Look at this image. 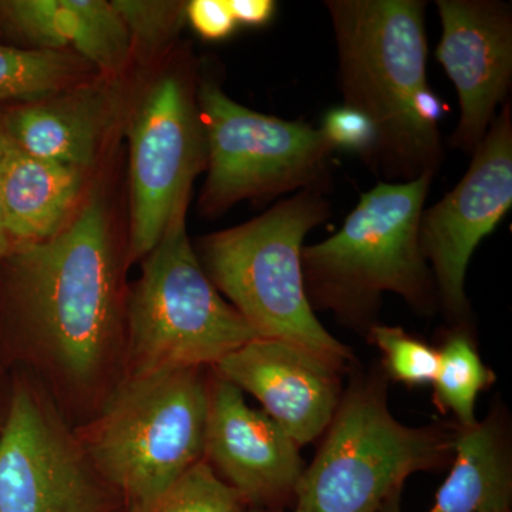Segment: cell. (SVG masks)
<instances>
[{
	"instance_id": "cell-1",
	"label": "cell",
	"mask_w": 512,
	"mask_h": 512,
	"mask_svg": "<svg viewBox=\"0 0 512 512\" xmlns=\"http://www.w3.org/2000/svg\"><path fill=\"white\" fill-rule=\"evenodd\" d=\"M8 302L36 362L67 389L99 387L123 345L119 264L103 202L92 198L55 237L13 247Z\"/></svg>"
},
{
	"instance_id": "cell-2",
	"label": "cell",
	"mask_w": 512,
	"mask_h": 512,
	"mask_svg": "<svg viewBox=\"0 0 512 512\" xmlns=\"http://www.w3.org/2000/svg\"><path fill=\"white\" fill-rule=\"evenodd\" d=\"M345 106L376 128L369 167L384 183L436 175L444 160L446 107L427 82L423 0H326Z\"/></svg>"
},
{
	"instance_id": "cell-3",
	"label": "cell",
	"mask_w": 512,
	"mask_h": 512,
	"mask_svg": "<svg viewBox=\"0 0 512 512\" xmlns=\"http://www.w3.org/2000/svg\"><path fill=\"white\" fill-rule=\"evenodd\" d=\"M433 175L384 183L363 192L335 235L302 249L303 279L313 311H332L346 325L375 326L383 293L429 313L436 285L419 245V224Z\"/></svg>"
},
{
	"instance_id": "cell-4",
	"label": "cell",
	"mask_w": 512,
	"mask_h": 512,
	"mask_svg": "<svg viewBox=\"0 0 512 512\" xmlns=\"http://www.w3.org/2000/svg\"><path fill=\"white\" fill-rule=\"evenodd\" d=\"M332 215L325 191L309 188L238 227L201 239V265L256 336L284 340L342 369L352 352L316 318L306 295V235Z\"/></svg>"
},
{
	"instance_id": "cell-5",
	"label": "cell",
	"mask_w": 512,
	"mask_h": 512,
	"mask_svg": "<svg viewBox=\"0 0 512 512\" xmlns=\"http://www.w3.org/2000/svg\"><path fill=\"white\" fill-rule=\"evenodd\" d=\"M208 387L201 369L126 377L79 436L127 512H141L204 460Z\"/></svg>"
},
{
	"instance_id": "cell-6",
	"label": "cell",
	"mask_w": 512,
	"mask_h": 512,
	"mask_svg": "<svg viewBox=\"0 0 512 512\" xmlns=\"http://www.w3.org/2000/svg\"><path fill=\"white\" fill-rule=\"evenodd\" d=\"M456 434L440 424L404 426L390 413L383 380H356L303 470L295 512H380L400 498L407 477L453 457Z\"/></svg>"
},
{
	"instance_id": "cell-7",
	"label": "cell",
	"mask_w": 512,
	"mask_h": 512,
	"mask_svg": "<svg viewBox=\"0 0 512 512\" xmlns=\"http://www.w3.org/2000/svg\"><path fill=\"white\" fill-rule=\"evenodd\" d=\"M187 210L188 202L171 215L131 296L126 377L212 367L258 338L201 265Z\"/></svg>"
},
{
	"instance_id": "cell-8",
	"label": "cell",
	"mask_w": 512,
	"mask_h": 512,
	"mask_svg": "<svg viewBox=\"0 0 512 512\" xmlns=\"http://www.w3.org/2000/svg\"><path fill=\"white\" fill-rule=\"evenodd\" d=\"M197 104L207 140L204 214L296 190L325 191L336 150L320 128L242 106L211 79L198 87Z\"/></svg>"
},
{
	"instance_id": "cell-9",
	"label": "cell",
	"mask_w": 512,
	"mask_h": 512,
	"mask_svg": "<svg viewBox=\"0 0 512 512\" xmlns=\"http://www.w3.org/2000/svg\"><path fill=\"white\" fill-rule=\"evenodd\" d=\"M119 501L49 399L16 384L0 430V512H114Z\"/></svg>"
},
{
	"instance_id": "cell-10",
	"label": "cell",
	"mask_w": 512,
	"mask_h": 512,
	"mask_svg": "<svg viewBox=\"0 0 512 512\" xmlns=\"http://www.w3.org/2000/svg\"><path fill=\"white\" fill-rule=\"evenodd\" d=\"M207 168L197 97L178 76L158 80L130 127L131 229L128 258H146L192 183Z\"/></svg>"
},
{
	"instance_id": "cell-11",
	"label": "cell",
	"mask_w": 512,
	"mask_h": 512,
	"mask_svg": "<svg viewBox=\"0 0 512 512\" xmlns=\"http://www.w3.org/2000/svg\"><path fill=\"white\" fill-rule=\"evenodd\" d=\"M511 207L512 109L508 101L474 150L460 183L421 214V255L433 275L437 299L451 318H468V264Z\"/></svg>"
},
{
	"instance_id": "cell-12",
	"label": "cell",
	"mask_w": 512,
	"mask_h": 512,
	"mask_svg": "<svg viewBox=\"0 0 512 512\" xmlns=\"http://www.w3.org/2000/svg\"><path fill=\"white\" fill-rule=\"evenodd\" d=\"M436 57L457 90L460 119L451 147L473 154L512 84V9L498 0H439Z\"/></svg>"
},
{
	"instance_id": "cell-13",
	"label": "cell",
	"mask_w": 512,
	"mask_h": 512,
	"mask_svg": "<svg viewBox=\"0 0 512 512\" xmlns=\"http://www.w3.org/2000/svg\"><path fill=\"white\" fill-rule=\"evenodd\" d=\"M298 444L264 410L249 406L234 384L208 387L204 460L245 504L279 511L295 501L305 464Z\"/></svg>"
},
{
	"instance_id": "cell-14",
	"label": "cell",
	"mask_w": 512,
	"mask_h": 512,
	"mask_svg": "<svg viewBox=\"0 0 512 512\" xmlns=\"http://www.w3.org/2000/svg\"><path fill=\"white\" fill-rule=\"evenodd\" d=\"M212 369L252 394L299 447L325 433L342 399L340 369L284 340H251Z\"/></svg>"
},
{
	"instance_id": "cell-15",
	"label": "cell",
	"mask_w": 512,
	"mask_h": 512,
	"mask_svg": "<svg viewBox=\"0 0 512 512\" xmlns=\"http://www.w3.org/2000/svg\"><path fill=\"white\" fill-rule=\"evenodd\" d=\"M0 29L36 50L72 49L107 73L119 72L133 50L106 0H0Z\"/></svg>"
},
{
	"instance_id": "cell-16",
	"label": "cell",
	"mask_w": 512,
	"mask_h": 512,
	"mask_svg": "<svg viewBox=\"0 0 512 512\" xmlns=\"http://www.w3.org/2000/svg\"><path fill=\"white\" fill-rule=\"evenodd\" d=\"M50 97L2 116L6 136L30 156L82 171L92 167L116 111L113 93L93 84Z\"/></svg>"
},
{
	"instance_id": "cell-17",
	"label": "cell",
	"mask_w": 512,
	"mask_h": 512,
	"mask_svg": "<svg viewBox=\"0 0 512 512\" xmlns=\"http://www.w3.org/2000/svg\"><path fill=\"white\" fill-rule=\"evenodd\" d=\"M83 178L84 171L30 156L3 134L0 191L12 248L55 237L79 198Z\"/></svg>"
},
{
	"instance_id": "cell-18",
	"label": "cell",
	"mask_w": 512,
	"mask_h": 512,
	"mask_svg": "<svg viewBox=\"0 0 512 512\" xmlns=\"http://www.w3.org/2000/svg\"><path fill=\"white\" fill-rule=\"evenodd\" d=\"M453 457L450 476L427 512H512L511 453L497 416L458 427ZM399 501L380 512H402Z\"/></svg>"
},
{
	"instance_id": "cell-19",
	"label": "cell",
	"mask_w": 512,
	"mask_h": 512,
	"mask_svg": "<svg viewBox=\"0 0 512 512\" xmlns=\"http://www.w3.org/2000/svg\"><path fill=\"white\" fill-rule=\"evenodd\" d=\"M84 62L76 53L0 45V101L60 93L82 76Z\"/></svg>"
},
{
	"instance_id": "cell-20",
	"label": "cell",
	"mask_w": 512,
	"mask_h": 512,
	"mask_svg": "<svg viewBox=\"0 0 512 512\" xmlns=\"http://www.w3.org/2000/svg\"><path fill=\"white\" fill-rule=\"evenodd\" d=\"M493 382L494 373L484 365L470 336L464 330L448 335L439 349V372L433 382L437 407L453 413L460 427L474 426L478 394Z\"/></svg>"
},
{
	"instance_id": "cell-21",
	"label": "cell",
	"mask_w": 512,
	"mask_h": 512,
	"mask_svg": "<svg viewBox=\"0 0 512 512\" xmlns=\"http://www.w3.org/2000/svg\"><path fill=\"white\" fill-rule=\"evenodd\" d=\"M245 505L238 491L201 460L141 512H244Z\"/></svg>"
},
{
	"instance_id": "cell-22",
	"label": "cell",
	"mask_w": 512,
	"mask_h": 512,
	"mask_svg": "<svg viewBox=\"0 0 512 512\" xmlns=\"http://www.w3.org/2000/svg\"><path fill=\"white\" fill-rule=\"evenodd\" d=\"M369 340L382 353L384 372L409 387L433 384L439 372V350L399 326L375 325Z\"/></svg>"
},
{
	"instance_id": "cell-23",
	"label": "cell",
	"mask_w": 512,
	"mask_h": 512,
	"mask_svg": "<svg viewBox=\"0 0 512 512\" xmlns=\"http://www.w3.org/2000/svg\"><path fill=\"white\" fill-rule=\"evenodd\" d=\"M131 40V49L144 56L158 52L183 26L185 2L160 0H113Z\"/></svg>"
},
{
	"instance_id": "cell-24",
	"label": "cell",
	"mask_w": 512,
	"mask_h": 512,
	"mask_svg": "<svg viewBox=\"0 0 512 512\" xmlns=\"http://www.w3.org/2000/svg\"><path fill=\"white\" fill-rule=\"evenodd\" d=\"M320 131L335 150H345L363 158L367 165L376 148V128L365 114L340 104L326 111Z\"/></svg>"
},
{
	"instance_id": "cell-25",
	"label": "cell",
	"mask_w": 512,
	"mask_h": 512,
	"mask_svg": "<svg viewBox=\"0 0 512 512\" xmlns=\"http://www.w3.org/2000/svg\"><path fill=\"white\" fill-rule=\"evenodd\" d=\"M185 18L205 40H224L238 28L227 0H191L185 6Z\"/></svg>"
},
{
	"instance_id": "cell-26",
	"label": "cell",
	"mask_w": 512,
	"mask_h": 512,
	"mask_svg": "<svg viewBox=\"0 0 512 512\" xmlns=\"http://www.w3.org/2000/svg\"><path fill=\"white\" fill-rule=\"evenodd\" d=\"M229 10L237 25L248 28H262L274 19V0H227Z\"/></svg>"
},
{
	"instance_id": "cell-27",
	"label": "cell",
	"mask_w": 512,
	"mask_h": 512,
	"mask_svg": "<svg viewBox=\"0 0 512 512\" xmlns=\"http://www.w3.org/2000/svg\"><path fill=\"white\" fill-rule=\"evenodd\" d=\"M3 134H5V131H3L2 114H0V148H2ZM10 249H12V244H10L8 231H6L5 214H3L2 191H0V268H2L3 262H5Z\"/></svg>"
},
{
	"instance_id": "cell-28",
	"label": "cell",
	"mask_w": 512,
	"mask_h": 512,
	"mask_svg": "<svg viewBox=\"0 0 512 512\" xmlns=\"http://www.w3.org/2000/svg\"><path fill=\"white\" fill-rule=\"evenodd\" d=\"M248 512H281V511L264 510V508H252V510L248 511Z\"/></svg>"
}]
</instances>
